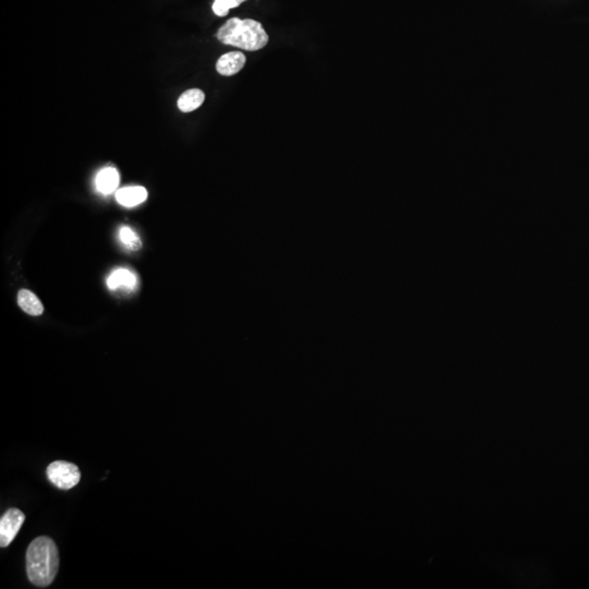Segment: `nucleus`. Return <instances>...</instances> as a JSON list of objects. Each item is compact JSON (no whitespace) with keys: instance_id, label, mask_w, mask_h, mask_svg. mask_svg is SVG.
I'll use <instances>...</instances> for the list:
<instances>
[{"instance_id":"obj_5","label":"nucleus","mask_w":589,"mask_h":589,"mask_svg":"<svg viewBox=\"0 0 589 589\" xmlns=\"http://www.w3.org/2000/svg\"><path fill=\"white\" fill-rule=\"evenodd\" d=\"M245 63V56L241 52H230L220 57L216 63V70L220 75L230 77L236 75Z\"/></svg>"},{"instance_id":"obj_2","label":"nucleus","mask_w":589,"mask_h":589,"mask_svg":"<svg viewBox=\"0 0 589 589\" xmlns=\"http://www.w3.org/2000/svg\"><path fill=\"white\" fill-rule=\"evenodd\" d=\"M216 36L223 44L238 47L249 52L260 51L269 43V36L265 28L260 22L251 19L233 18L221 26Z\"/></svg>"},{"instance_id":"obj_11","label":"nucleus","mask_w":589,"mask_h":589,"mask_svg":"<svg viewBox=\"0 0 589 589\" xmlns=\"http://www.w3.org/2000/svg\"><path fill=\"white\" fill-rule=\"evenodd\" d=\"M245 1L247 0H214L212 9L216 16H225L228 14L229 10L239 7Z\"/></svg>"},{"instance_id":"obj_4","label":"nucleus","mask_w":589,"mask_h":589,"mask_svg":"<svg viewBox=\"0 0 589 589\" xmlns=\"http://www.w3.org/2000/svg\"><path fill=\"white\" fill-rule=\"evenodd\" d=\"M26 515L16 507L9 509L0 519V546L8 547L23 525Z\"/></svg>"},{"instance_id":"obj_7","label":"nucleus","mask_w":589,"mask_h":589,"mask_svg":"<svg viewBox=\"0 0 589 589\" xmlns=\"http://www.w3.org/2000/svg\"><path fill=\"white\" fill-rule=\"evenodd\" d=\"M147 191L143 187H127L118 190L116 193V199L122 206H139L147 200Z\"/></svg>"},{"instance_id":"obj_9","label":"nucleus","mask_w":589,"mask_h":589,"mask_svg":"<svg viewBox=\"0 0 589 589\" xmlns=\"http://www.w3.org/2000/svg\"><path fill=\"white\" fill-rule=\"evenodd\" d=\"M18 304L24 312L31 316H41L44 311L42 302L30 290H20L18 294Z\"/></svg>"},{"instance_id":"obj_3","label":"nucleus","mask_w":589,"mask_h":589,"mask_svg":"<svg viewBox=\"0 0 589 589\" xmlns=\"http://www.w3.org/2000/svg\"><path fill=\"white\" fill-rule=\"evenodd\" d=\"M46 474L49 482L61 490H70L81 479L78 466L65 461L53 462L47 467Z\"/></svg>"},{"instance_id":"obj_10","label":"nucleus","mask_w":589,"mask_h":589,"mask_svg":"<svg viewBox=\"0 0 589 589\" xmlns=\"http://www.w3.org/2000/svg\"><path fill=\"white\" fill-rule=\"evenodd\" d=\"M107 285L110 290H116V288L122 287V286L127 288H134L137 285V277L129 270H116L108 277Z\"/></svg>"},{"instance_id":"obj_8","label":"nucleus","mask_w":589,"mask_h":589,"mask_svg":"<svg viewBox=\"0 0 589 589\" xmlns=\"http://www.w3.org/2000/svg\"><path fill=\"white\" fill-rule=\"evenodd\" d=\"M204 100H206V95L201 90H188L178 98V108L183 112H193L204 103Z\"/></svg>"},{"instance_id":"obj_6","label":"nucleus","mask_w":589,"mask_h":589,"mask_svg":"<svg viewBox=\"0 0 589 589\" xmlns=\"http://www.w3.org/2000/svg\"><path fill=\"white\" fill-rule=\"evenodd\" d=\"M120 185V173L114 167H106L97 174L96 188L104 194H110Z\"/></svg>"},{"instance_id":"obj_1","label":"nucleus","mask_w":589,"mask_h":589,"mask_svg":"<svg viewBox=\"0 0 589 589\" xmlns=\"http://www.w3.org/2000/svg\"><path fill=\"white\" fill-rule=\"evenodd\" d=\"M59 568L58 548L52 538L33 540L26 551V572L33 585L47 587L54 582Z\"/></svg>"},{"instance_id":"obj_12","label":"nucleus","mask_w":589,"mask_h":589,"mask_svg":"<svg viewBox=\"0 0 589 589\" xmlns=\"http://www.w3.org/2000/svg\"><path fill=\"white\" fill-rule=\"evenodd\" d=\"M120 240L131 249H138L141 245L140 239L129 227H122L120 232Z\"/></svg>"}]
</instances>
